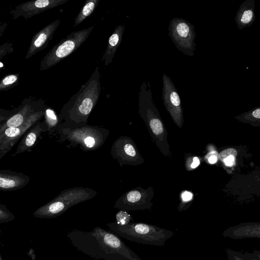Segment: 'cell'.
Returning a JSON list of instances; mask_svg holds the SVG:
<instances>
[{"instance_id": "cell-1", "label": "cell", "mask_w": 260, "mask_h": 260, "mask_svg": "<svg viewBox=\"0 0 260 260\" xmlns=\"http://www.w3.org/2000/svg\"><path fill=\"white\" fill-rule=\"evenodd\" d=\"M67 236L75 248L96 260H142L119 236L99 226L91 231L74 229Z\"/></svg>"}, {"instance_id": "cell-2", "label": "cell", "mask_w": 260, "mask_h": 260, "mask_svg": "<svg viewBox=\"0 0 260 260\" xmlns=\"http://www.w3.org/2000/svg\"><path fill=\"white\" fill-rule=\"evenodd\" d=\"M139 112L145 123L152 140L160 152L169 156L168 133L154 102L149 82L143 81L139 94Z\"/></svg>"}, {"instance_id": "cell-3", "label": "cell", "mask_w": 260, "mask_h": 260, "mask_svg": "<svg viewBox=\"0 0 260 260\" xmlns=\"http://www.w3.org/2000/svg\"><path fill=\"white\" fill-rule=\"evenodd\" d=\"M107 226L111 232L127 240L157 246L164 245L175 234L172 231L141 222L120 225L114 221L108 223Z\"/></svg>"}, {"instance_id": "cell-4", "label": "cell", "mask_w": 260, "mask_h": 260, "mask_svg": "<svg viewBox=\"0 0 260 260\" xmlns=\"http://www.w3.org/2000/svg\"><path fill=\"white\" fill-rule=\"evenodd\" d=\"M101 75L97 67L89 79L64 105L63 111L70 116L85 118L96 104L101 91Z\"/></svg>"}, {"instance_id": "cell-5", "label": "cell", "mask_w": 260, "mask_h": 260, "mask_svg": "<svg viewBox=\"0 0 260 260\" xmlns=\"http://www.w3.org/2000/svg\"><path fill=\"white\" fill-rule=\"evenodd\" d=\"M94 25L73 31L54 46L41 61L39 69L46 70L56 65L77 50L88 38Z\"/></svg>"}, {"instance_id": "cell-6", "label": "cell", "mask_w": 260, "mask_h": 260, "mask_svg": "<svg viewBox=\"0 0 260 260\" xmlns=\"http://www.w3.org/2000/svg\"><path fill=\"white\" fill-rule=\"evenodd\" d=\"M168 29L169 35L177 49L184 54L193 56L196 46L194 26L184 19L174 18L170 21Z\"/></svg>"}, {"instance_id": "cell-7", "label": "cell", "mask_w": 260, "mask_h": 260, "mask_svg": "<svg viewBox=\"0 0 260 260\" xmlns=\"http://www.w3.org/2000/svg\"><path fill=\"white\" fill-rule=\"evenodd\" d=\"M153 194L151 187L147 189L139 187L122 195L115 203L114 207L125 211L149 209L153 206Z\"/></svg>"}, {"instance_id": "cell-8", "label": "cell", "mask_w": 260, "mask_h": 260, "mask_svg": "<svg viewBox=\"0 0 260 260\" xmlns=\"http://www.w3.org/2000/svg\"><path fill=\"white\" fill-rule=\"evenodd\" d=\"M162 96L164 106L175 123L181 128L184 120L180 96L171 78L165 74L162 76Z\"/></svg>"}, {"instance_id": "cell-9", "label": "cell", "mask_w": 260, "mask_h": 260, "mask_svg": "<svg viewBox=\"0 0 260 260\" xmlns=\"http://www.w3.org/2000/svg\"><path fill=\"white\" fill-rule=\"evenodd\" d=\"M70 0H36L21 3L17 6L10 13L14 20L20 17L26 20L44 12L63 5Z\"/></svg>"}, {"instance_id": "cell-10", "label": "cell", "mask_w": 260, "mask_h": 260, "mask_svg": "<svg viewBox=\"0 0 260 260\" xmlns=\"http://www.w3.org/2000/svg\"><path fill=\"white\" fill-rule=\"evenodd\" d=\"M114 149L116 158L121 165L136 166L144 161L134 141L128 137L123 136L117 140Z\"/></svg>"}, {"instance_id": "cell-11", "label": "cell", "mask_w": 260, "mask_h": 260, "mask_svg": "<svg viewBox=\"0 0 260 260\" xmlns=\"http://www.w3.org/2000/svg\"><path fill=\"white\" fill-rule=\"evenodd\" d=\"M60 23V20L56 19L34 35L25 55V59H28L39 51L46 49L49 42L53 39V35Z\"/></svg>"}, {"instance_id": "cell-12", "label": "cell", "mask_w": 260, "mask_h": 260, "mask_svg": "<svg viewBox=\"0 0 260 260\" xmlns=\"http://www.w3.org/2000/svg\"><path fill=\"white\" fill-rule=\"evenodd\" d=\"M224 238L234 240L260 238V222H246L229 227L223 231Z\"/></svg>"}, {"instance_id": "cell-13", "label": "cell", "mask_w": 260, "mask_h": 260, "mask_svg": "<svg viewBox=\"0 0 260 260\" xmlns=\"http://www.w3.org/2000/svg\"><path fill=\"white\" fill-rule=\"evenodd\" d=\"M255 1L246 0L243 2L236 14L235 20L239 29L252 25L255 20Z\"/></svg>"}, {"instance_id": "cell-14", "label": "cell", "mask_w": 260, "mask_h": 260, "mask_svg": "<svg viewBox=\"0 0 260 260\" xmlns=\"http://www.w3.org/2000/svg\"><path fill=\"white\" fill-rule=\"evenodd\" d=\"M124 31L123 25H118L109 37L107 48L102 58V61H105V65L108 66L112 62L116 51L121 43Z\"/></svg>"}, {"instance_id": "cell-15", "label": "cell", "mask_w": 260, "mask_h": 260, "mask_svg": "<svg viewBox=\"0 0 260 260\" xmlns=\"http://www.w3.org/2000/svg\"><path fill=\"white\" fill-rule=\"evenodd\" d=\"M99 1L100 0H87L85 2L75 19L74 27L82 23L94 12Z\"/></svg>"}, {"instance_id": "cell-16", "label": "cell", "mask_w": 260, "mask_h": 260, "mask_svg": "<svg viewBox=\"0 0 260 260\" xmlns=\"http://www.w3.org/2000/svg\"><path fill=\"white\" fill-rule=\"evenodd\" d=\"M19 79V73L11 74L4 77L0 82V90L6 91L17 86Z\"/></svg>"}, {"instance_id": "cell-17", "label": "cell", "mask_w": 260, "mask_h": 260, "mask_svg": "<svg viewBox=\"0 0 260 260\" xmlns=\"http://www.w3.org/2000/svg\"><path fill=\"white\" fill-rule=\"evenodd\" d=\"M192 199L193 194L191 192L188 191L183 192L181 195V202L178 207V211H182L188 209Z\"/></svg>"}, {"instance_id": "cell-18", "label": "cell", "mask_w": 260, "mask_h": 260, "mask_svg": "<svg viewBox=\"0 0 260 260\" xmlns=\"http://www.w3.org/2000/svg\"><path fill=\"white\" fill-rule=\"evenodd\" d=\"M16 178L1 176L0 178V187L1 189H10L16 186L18 184Z\"/></svg>"}, {"instance_id": "cell-19", "label": "cell", "mask_w": 260, "mask_h": 260, "mask_svg": "<svg viewBox=\"0 0 260 260\" xmlns=\"http://www.w3.org/2000/svg\"><path fill=\"white\" fill-rule=\"evenodd\" d=\"M115 222L120 225H126L132 222L133 217L126 211L120 210L115 216Z\"/></svg>"}, {"instance_id": "cell-20", "label": "cell", "mask_w": 260, "mask_h": 260, "mask_svg": "<svg viewBox=\"0 0 260 260\" xmlns=\"http://www.w3.org/2000/svg\"><path fill=\"white\" fill-rule=\"evenodd\" d=\"M14 215L1 205L0 210V223H6L14 219Z\"/></svg>"}, {"instance_id": "cell-21", "label": "cell", "mask_w": 260, "mask_h": 260, "mask_svg": "<svg viewBox=\"0 0 260 260\" xmlns=\"http://www.w3.org/2000/svg\"><path fill=\"white\" fill-rule=\"evenodd\" d=\"M228 258L232 260H247L245 257L243 253L239 251H234L231 249H228L226 251Z\"/></svg>"}, {"instance_id": "cell-22", "label": "cell", "mask_w": 260, "mask_h": 260, "mask_svg": "<svg viewBox=\"0 0 260 260\" xmlns=\"http://www.w3.org/2000/svg\"><path fill=\"white\" fill-rule=\"evenodd\" d=\"M199 158L197 156L188 157L186 162V167L187 170H191L196 168L200 165Z\"/></svg>"}, {"instance_id": "cell-23", "label": "cell", "mask_w": 260, "mask_h": 260, "mask_svg": "<svg viewBox=\"0 0 260 260\" xmlns=\"http://www.w3.org/2000/svg\"><path fill=\"white\" fill-rule=\"evenodd\" d=\"M12 43H6L0 46V59L8 53L13 51Z\"/></svg>"}, {"instance_id": "cell-24", "label": "cell", "mask_w": 260, "mask_h": 260, "mask_svg": "<svg viewBox=\"0 0 260 260\" xmlns=\"http://www.w3.org/2000/svg\"><path fill=\"white\" fill-rule=\"evenodd\" d=\"M236 155L237 151L235 149L229 148L221 151L219 155V157L220 160L223 161L224 159L230 156H233L235 157Z\"/></svg>"}, {"instance_id": "cell-25", "label": "cell", "mask_w": 260, "mask_h": 260, "mask_svg": "<svg viewBox=\"0 0 260 260\" xmlns=\"http://www.w3.org/2000/svg\"><path fill=\"white\" fill-rule=\"evenodd\" d=\"M37 134L35 132L29 133L25 138V145L27 147H30L33 145L37 139Z\"/></svg>"}, {"instance_id": "cell-26", "label": "cell", "mask_w": 260, "mask_h": 260, "mask_svg": "<svg viewBox=\"0 0 260 260\" xmlns=\"http://www.w3.org/2000/svg\"><path fill=\"white\" fill-rule=\"evenodd\" d=\"M45 115L47 120L50 123H55L57 121L56 116L52 109L48 108L46 110Z\"/></svg>"}, {"instance_id": "cell-27", "label": "cell", "mask_w": 260, "mask_h": 260, "mask_svg": "<svg viewBox=\"0 0 260 260\" xmlns=\"http://www.w3.org/2000/svg\"><path fill=\"white\" fill-rule=\"evenodd\" d=\"M20 131L18 127H8L5 130V134L8 137H15L20 134Z\"/></svg>"}, {"instance_id": "cell-28", "label": "cell", "mask_w": 260, "mask_h": 260, "mask_svg": "<svg viewBox=\"0 0 260 260\" xmlns=\"http://www.w3.org/2000/svg\"><path fill=\"white\" fill-rule=\"evenodd\" d=\"M85 143L86 145L89 147H92L95 144V140L93 138L91 137H88L85 139Z\"/></svg>"}, {"instance_id": "cell-29", "label": "cell", "mask_w": 260, "mask_h": 260, "mask_svg": "<svg viewBox=\"0 0 260 260\" xmlns=\"http://www.w3.org/2000/svg\"><path fill=\"white\" fill-rule=\"evenodd\" d=\"M235 157L233 156H230L223 160L225 164L228 166H232L234 164Z\"/></svg>"}, {"instance_id": "cell-30", "label": "cell", "mask_w": 260, "mask_h": 260, "mask_svg": "<svg viewBox=\"0 0 260 260\" xmlns=\"http://www.w3.org/2000/svg\"><path fill=\"white\" fill-rule=\"evenodd\" d=\"M243 254L247 260H259L252 253L245 252L243 253Z\"/></svg>"}, {"instance_id": "cell-31", "label": "cell", "mask_w": 260, "mask_h": 260, "mask_svg": "<svg viewBox=\"0 0 260 260\" xmlns=\"http://www.w3.org/2000/svg\"><path fill=\"white\" fill-rule=\"evenodd\" d=\"M252 116L256 118L260 119V108L254 110L252 112Z\"/></svg>"}, {"instance_id": "cell-32", "label": "cell", "mask_w": 260, "mask_h": 260, "mask_svg": "<svg viewBox=\"0 0 260 260\" xmlns=\"http://www.w3.org/2000/svg\"><path fill=\"white\" fill-rule=\"evenodd\" d=\"M208 160L209 163L213 164L217 161V158L216 155H211L209 157Z\"/></svg>"}, {"instance_id": "cell-33", "label": "cell", "mask_w": 260, "mask_h": 260, "mask_svg": "<svg viewBox=\"0 0 260 260\" xmlns=\"http://www.w3.org/2000/svg\"><path fill=\"white\" fill-rule=\"evenodd\" d=\"M251 253L260 260V250H254Z\"/></svg>"}, {"instance_id": "cell-34", "label": "cell", "mask_w": 260, "mask_h": 260, "mask_svg": "<svg viewBox=\"0 0 260 260\" xmlns=\"http://www.w3.org/2000/svg\"><path fill=\"white\" fill-rule=\"evenodd\" d=\"M7 25V23H5V24L4 23L3 24H1V28H0V32H1L0 36H2L3 32L4 30H5Z\"/></svg>"}, {"instance_id": "cell-35", "label": "cell", "mask_w": 260, "mask_h": 260, "mask_svg": "<svg viewBox=\"0 0 260 260\" xmlns=\"http://www.w3.org/2000/svg\"><path fill=\"white\" fill-rule=\"evenodd\" d=\"M1 69H3V63L2 62H1Z\"/></svg>"}, {"instance_id": "cell-36", "label": "cell", "mask_w": 260, "mask_h": 260, "mask_svg": "<svg viewBox=\"0 0 260 260\" xmlns=\"http://www.w3.org/2000/svg\"><path fill=\"white\" fill-rule=\"evenodd\" d=\"M0 260H3L2 256L1 254H0Z\"/></svg>"}, {"instance_id": "cell-37", "label": "cell", "mask_w": 260, "mask_h": 260, "mask_svg": "<svg viewBox=\"0 0 260 260\" xmlns=\"http://www.w3.org/2000/svg\"><path fill=\"white\" fill-rule=\"evenodd\" d=\"M228 260H232L231 258H228Z\"/></svg>"}]
</instances>
